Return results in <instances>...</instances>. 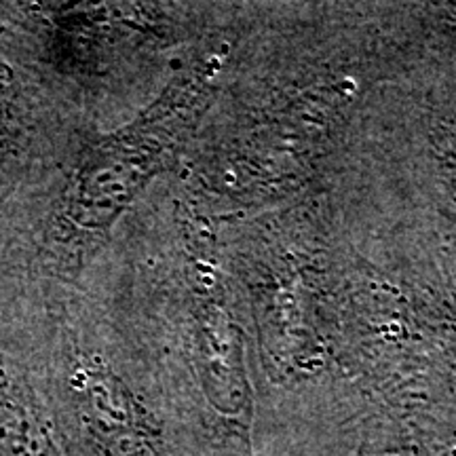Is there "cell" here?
Segmentation results:
<instances>
[{
    "label": "cell",
    "instance_id": "6da1fadb",
    "mask_svg": "<svg viewBox=\"0 0 456 456\" xmlns=\"http://www.w3.org/2000/svg\"><path fill=\"white\" fill-rule=\"evenodd\" d=\"M0 346L30 376L61 456H228L112 239L72 289L0 313Z\"/></svg>",
    "mask_w": 456,
    "mask_h": 456
},
{
    "label": "cell",
    "instance_id": "7a4b0ae2",
    "mask_svg": "<svg viewBox=\"0 0 456 456\" xmlns=\"http://www.w3.org/2000/svg\"><path fill=\"white\" fill-rule=\"evenodd\" d=\"M167 13L140 3H0V38L98 129L104 106L135 110V72ZM117 108V106H114Z\"/></svg>",
    "mask_w": 456,
    "mask_h": 456
},
{
    "label": "cell",
    "instance_id": "3957f363",
    "mask_svg": "<svg viewBox=\"0 0 456 456\" xmlns=\"http://www.w3.org/2000/svg\"><path fill=\"white\" fill-rule=\"evenodd\" d=\"M98 129L0 38V239L11 220Z\"/></svg>",
    "mask_w": 456,
    "mask_h": 456
},
{
    "label": "cell",
    "instance_id": "277c9868",
    "mask_svg": "<svg viewBox=\"0 0 456 456\" xmlns=\"http://www.w3.org/2000/svg\"><path fill=\"white\" fill-rule=\"evenodd\" d=\"M0 456H61L30 376L0 346Z\"/></svg>",
    "mask_w": 456,
    "mask_h": 456
}]
</instances>
